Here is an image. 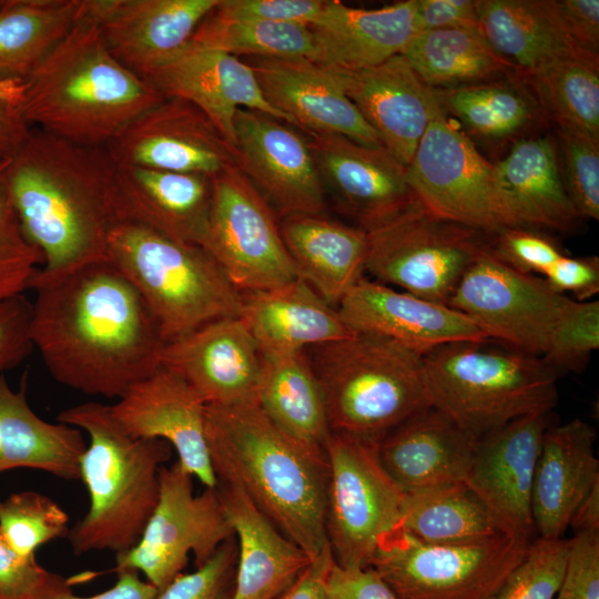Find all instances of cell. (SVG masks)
Here are the masks:
<instances>
[{"mask_svg": "<svg viewBox=\"0 0 599 599\" xmlns=\"http://www.w3.org/2000/svg\"><path fill=\"white\" fill-rule=\"evenodd\" d=\"M116 169L105 146L32 128L4 171L22 232L43 256L31 283L109 260V234L118 221Z\"/></svg>", "mask_w": 599, "mask_h": 599, "instance_id": "2", "label": "cell"}, {"mask_svg": "<svg viewBox=\"0 0 599 599\" xmlns=\"http://www.w3.org/2000/svg\"><path fill=\"white\" fill-rule=\"evenodd\" d=\"M476 440L429 406L388 432L377 451L384 469L406 494L465 484Z\"/></svg>", "mask_w": 599, "mask_h": 599, "instance_id": "28", "label": "cell"}, {"mask_svg": "<svg viewBox=\"0 0 599 599\" xmlns=\"http://www.w3.org/2000/svg\"><path fill=\"white\" fill-rule=\"evenodd\" d=\"M478 27L522 79L557 61L589 53L568 34L555 0H478Z\"/></svg>", "mask_w": 599, "mask_h": 599, "instance_id": "34", "label": "cell"}, {"mask_svg": "<svg viewBox=\"0 0 599 599\" xmlns=\"http://www.w3.org/2000/svg\"><path fill=\"white\" fill-rule=\"evenodd\" d=\"M367 233L365 271L375 281L448 305L491 236L445 219L419 201Z\"/></svg>", "mask_w": 599, "mask_h": 599, "instance_id": "9", "label": "cell"}, {"mask_svg": "<svg viewBox=\"0 0 599 599\" xmlns=\"http://www.w3.org/2000/svg\"><path fill=\"white\" fill-rule=\"evenodd\" d=\"M334 565L327 545L275 599H327V582Z\"/></svg>", "mask_w": 599, "mask_h": 599, "instance_id": "59", "label": "cell"}, {"mask_svg": "<svg viewBox=\"0 0 599 599\" xmlns=\"http://www.w3.org/2000/svg\"><path fill=\"white\" fill-rule=\"evenodd\" d=\"M237 546L235 536L191 573L173 579L156 599H230L235 582Z\"/></svg>", "mask_w": 599, "mask_h": 599, "instance_id": "49", "label": "cell"}, {"mask_svg": "<svg viewBox=\"0 0 599 599\" xmlns=\"http://www.w3.org/2000/svg\"><path fill=\"white\" fill-rule=\"evenodd\" d=\"M87 448L82 430L49 423L27 399V372L12 389L0 376V474L30 468L65 480L80 479V460Z\"/></svg>", "mask_w": 599, "mask_h": 599, "instance_id": "36", "label": "cell"}, {"mask_svg": "<svg viewBox=\"0 0 599 599\" xmlns=\"http://www.w3.org/2000/svg\"><path fill=\"white\" fill-rule=\"evenodd\" d=\"M108 258L135 286L164 343L240 315L242 293L199 245L120 220L109 234Z\"/></svg>", "mask_w": 599, "mask_h": 599, "instance_id": "8", "label": "cell"}, {"mask_svg": "<svg viewBox=\"0 0 599 599\" xmlns=\"http://www.w3.org/2000/svg\"><path fill=\"white\" fill-rule=\"evenodd\" d=\"M326 3L322 0H220L213 13L232 20L311 27L318 20Z\"/></svg>", "mask_w": 599, "mask_h": 599, "instance_id": "52", "label": "cell"}, {"mask_svg": "<svg viewBox=\"0 0 599 599\" xmlns=\"http://www.w3.org/2000/svg\"><path fill=\"white\" fill-rule=\"evenodd\" d=\"M159 592L153 585L141 580L136 571L125 570L118 572L112 588L91 597H79L69 586L34 599H156Z\"/></svg>", "mask_w": 599, "mask_h": 599, "instance_id": "60", "label": "cell"}, {"mask_svg": "<svg viewBox=\"0 0 599 599\" xmlns=\"http://www.w3.org/2000/svg\"><path fill=\"white\" fill-rule=\"evenodd\" d=\"M257 405L285 435L326 458L331 434L319 384L305 351L262 353Z\"/></svg>", "mask_w": 599, "mask_h": 599, "instance_id": "37", "label": "cell"}, {"mask_svg": "<svg viewBox=\"0 0 599 599\" xmlns=\"http://www.w3.org/2000/svg\"><path fill=\"white\" fill-rule=\"evenodd\" d=\"M406 167L415 196L437 215L489 236L505 229H520L495 165L446 119V113L429 123Z\"/></svg>", "mask_w": 599, "mask_h": 599, "instance_id": "12", "label": "cell"}, {"mask_svg": "<svg viewBox=\"0 0 599 599\" xmlns=\"http://www.w3.org/2000/svg\"><path fill=\"white\" fill-rule=\"evenodd\" d=\"M216 490L237 546L235 582L230 599H275L311 558L286 538L238 486L217 481Z\"/></svg>", "mask_w": 599, "mask_h": 599, "instance_id": "32", "label": "cell"}, {"mask_svg": "<svg viewBox=\"0 0 599 599\" xmlns=\"http://www.w3.org/2000/svg\"><path fill=\"white\" fill-rule=\"evenodd\" d=\"M596 439L595 427L580 418L545 432L531 495L537 537L564 538L576 509L599 483Z\"/></svg>", "mask_w": 599, "mask_h": 599, "instance_id": "27", "label": "cell"}, {"mask_svg": "<svg viewBox=\"0 0 599 599\" xmlns=\"http://www.w3.org/2000/svg\"><path fill=\"white\" fill-rule=\"evenodd\" d=\"M555 599H599V531L569 539V552Z\"/></svg>", "mask_w": 599, "mask_h": 599, "instance_id": "53", "label": "cell"}, {"mask_svg": "<svg viewBox=\"0 0 599 599\" xmlns=\"http://www.w3.org/2000/svg\"><path fill=\"white\" fill-rule=\"evenodd\" d=\"M71 586L69 579L50 572L34 558L16 554L0 534V593L9 599H34Z\"/></svg>", "mask_w": 599, "mask_h": 599, "instance_id": "50", "label": "cell"}, {"mask_svg": "<svg viewBox=\"0 0 599 599\" xmlns=\"http://www.w3.org/2000/svg\"><path fill=\"white\" fill-rule=\"evenodd\" d=\"M325 190L355 226L372 231L416 203L407 167L384 146L306 133Z\"/></svg>", "mask_w": 599, "mask_h": 599, "instance_id": "19", "label": "cell"}, {"mask_svg": "<svg viewBox=\"0 0 599 599\" xmlns=\"http://www.w3.org/2000/svg\"><path fill=\"white\" fill-rule=\"evenodd\" d=\"M550 420L551 413L532 414L477 438L465 479L500 531L527 542L536 538L532 485Z\"/></svg>", "mask_w": 599, "mask_h": 599, "instance_id": "17", "label": "cell"}, {"mask_svg": "<svg viewBox=\"0 0 599 599\" xmlns=\"http://www.w3.org/2000/svg\"><path fill=\"white\" fill-rule=\"evenodd\" d=\"M561 21L573 42L586 52H599V1L555 0Z\"/></svg>", "mask_w": 599, "mask_h": 599, "instance_id": "58", "label": "cell"}, {"mask_svg": "<svg viewBox=\"0 0 599 599\" xmlns=\"http://www.w3.org/2000/svg\"><path fill=\"white\" fill-rule=\"evenodd\" d=\"M566 166L567 192L581 219H599V141L558 128Z\"/></svg>", "mask_w": 599, "mask_h": 599, "instance_id": "48", "label": "cell"}, {"mask_svg": "<svg viewBox=\"0 0 599 599\" xmlns=\"http://www.w3.org/2000/svg\"><path fill=\"white\" fill-rule=\"evenodd\" d=\"M57 420L83 430L89 443L80 460V479L90 507L70 527L75 555L95 550L115 554L132 548L159 499V474L172 447L162 439L138 438L115 420L110 405L85 402L63 409Z\"/></svg>", "mask_w": 599, "mask_h": 599, "instance_id": "5", "label": "cell"}, {"mask_svg": "<svg viewBox=\"0 0 599 599\" xmlns=\"http://www.w3.org/2000/svg\"><path fill=\"white\" fill-rule=\"evenodd\" d=\"M32 302L24 294L0 301V376L32 352Z\"/></svg>", "mask_w": 599, "mask_h": 599, "instance_id": "54", "label": "cell"}, {"mask_svg": "<svg viewBox=\"0 0 599 599\" xmlns=\"http://www.w3.org/2000/svg\"><path fill=\"white\" fill-rule=\"evenodd\" d=\"M572 302L545 280L507 265L489 248L464 274L448 306L474 321L488 339L541 357Z\"/></svg>", "mask_w": 599, "mask_h": 599, "instance_id": "15", "label": "cell"}, {"mask_svg": "<svg viewBox=\"0 0 599 599\" xmlns=\"http://www.w3.org/2000/svg\"><path fill=\"white\" fill-rule=\"evenodd\" d=\"M399 525L416 539L436 545L476 544L504 535L465 484L406 493Z\"/></svg>", "mask_w": 599, "mask_h": 599, "instance_id": "40", "label": "cell"}, {"mask_svg": "<svg viewBox=\"0 0 599 599\" xmlns=\"http://www.w3.org/2000/svg\"><path fill=\"white\" fill-rule=\"evenodd\" d=\"M598 347L599 302L573 300L557 324L541 358L559 377L583 369Z\"/></svg>", "mask_w": 599, "mask_h": 599, "instance_id": "47", "label": "cell"}, {"mask_svg": "<svg viewBox=\"0 0 599 599\" xmlns=\"http://www.w3.org/2000/svg\"><path fill=\"white\" fill-rule=\"evenodd\" d=\"M163 99L110 53L82 0L74 27L24 80L19 109L33 129L78 144L106 146Z\"/></svg>", "mask_w": 599, "mask_h": 599, "instance_id": "4", "label": "cell"}, {"mask_svg": "<svg viewBox=\"0 0 599 599\" xmlns=\"http://www.w3.org/2000/svg\"><path fill=\"white\" fill-rule=\"evenodd\" d=\"M189 45L248 58L314 61L315 57V40L308 26L224 19L213 10L199 24Z\"/></svg>", "mask_w": 599, "mask_h": 599, "instance_id": "43", "label": "cell"}, {"mask_svg": "<svg viewBox=\"0 0 599 599\" xmlns=\"http://www.w3.org/2000/svg\"><path fill=\"white\" fill-rule=\"evenodd\" d=\"M31 130L19 105L0 99V163L14 156Z\"/></svg>", "mask_w": 599, "mask_h": 599, "instance_id": "61", "label": "cell"}, {"mask_svg": "<svg viewBox=\"0 0 599 599\" xmlns=\"http://www.w3.org/2000/svg\"><path fill=\"white\" fill-rule=\"evenodd\" d=\"M8 161L0 163V301L21 295L43 264L41 252L24 236L4 180Z\"/></svg>", "mask_w": 599, "mask_h": 599, "instance_id": "46", "label": "cell"}, {"mask_svg": "<svg viewBox=\"0 0 599 599\" xmlns=\"http://www.w3.org/2000/svg\"><path fill=\"white\" fill-rule=\"evenodd\" d=\"M280 229L298 277L337 307L363 277L367 233L323 214L286 215Z\"/></svg>", "mask_w": 599, "mask_h": 599, "instance_id": "33", "label": "cell"}, {"mask_svg": "<svg viewBox=\"0 0 599 599\" xmlns=\"http://www.w3.org/2000/svg\"><path fill=\"white\" fill-rule=\"evenodd\" d=\"M247 63L266 101L292 126L383 146L328 68L303 58H250Z\"/></svg>", "mask_w": 599, "mask_h": 599, "instance_id": "25", "label": "cell"}, {"mask_svg": "<svg viewBox=\"0 0 599 599\" xmlns=\"http://www.w3.org/2000/svg\"><path fill=\"white\" fill-rule=\"evenodd\" d=\"M440 93L446 113L451 112L473 134L485 139L519 135L545 115L532 90L518 74Z\"/></svg>", "mask_w": 599, "mask_h": 599, "instance_id": "41", "label": "cell"}, {"mask_svg": "<svg viewBox=\"0 0 599 599\" xmlns=\"http://www.w3.org/2000/svg\"><path fill=\"white\" fill-rule=\"evenodd\" d=\"M327 599H400L373 567L333 566L327 582Z\"/></svg>", "mask_w": 599, "mask_h": 599, "instance_id": "56", "label": "cell"}, {"mask_svg": "<svg viewBox=\"0 0 599 599\" xmlns=\"http://www.w3.org/2000/svg\"><path fill=\"white\" fill-rule=\"evenodd\" d=\"M544 276L555 292H570L577 302L590 301L599 292V260L597 256L570 257L564 254Z\"/></svg>", "mask_w": 599, "mask_h": 599, "instance_id": "55", "label": "cell"}, {"mask_svg": "<svg viewBox=\"0 0 599 599\" xmlns=\"http://www.w3.org/2000/svg\"><path fill=\"white\" fill-rule=\"evenodd\" d=\"M378 441L331 432L325 444V531L336 565L369 567L379 538L400 522L405 493L384 469Z\"/></svg>", "mask_w": 599, "mask_h": 599, "instance_id": "11", "label": "cell"}, {"mask_svg": "<svg viewBox=\"0 0 599 599\" xmlns=\"http://www.w3.org/2000/svg\"><path fill=\"white\" fill-rule=\"evenodd\" d=\"M118 165L214 176L236 164L234 148L195 105L164 98L106 146Z\"/></svg>", "mask_w": 599, "mask_h": 599, "instance_id": "18", "label": "cell"}, {"mask_svg": "<svg viewBox=\"0 0 599 599\" xmlns=\"http://www.w3.org/2000/svg\"><path fill=\"white\" fill-rule=\"evenodd\" d=\"M145 80L163 98L181 99L200 109L233 148L234 120L240 109L286 122L264 98L248 63L223 51L187 45Z\"/></svg>", "mask_w": 599, "mask_h": 599, "instance_id": "26", "label": "cell"}, {"mask_svg": "<svg viewBox=\"0 0 599 599\" xmlns=\"http://www.w3.org/2000/svg\"><path fill=\"white\" fill-rule=\"evenodd\" d=\"M31 341L51 376L74 390L120 398L160 368L158 323L110 261L35 281Z\"/></svg>", "mask_w": 599, "mask_h": 599, "instance_id": "1", "label": "cell"}, {"mask_svg": "<svg viewBox=\"0 0 599 599\" xmlns=\"http://www.w3.org/2000/svg\"><path fill=\"white\" fill-rule=\"evenodd\" d=\"M337 311L353 333L388 339L420 356L449 343L490 341L461 312L364 276Z\"/></svg>", "mask_w": 599, "mask_h": 599, "instance_id": "24", "label": "cell"}, {"mask_svg": "<svg viewBox=\"0 0 599 599\" xmlns=\"http://www.w3.org/2000/svg\"><path fill=\"white\" fill-rule=\"evenodd\" d=\"M489 343L455 342L423 355L430 405L475 438L551 413L559 399V377L541 357Z\"/></svg>", "mask_w": 599, "mask_h": 599, "instance_id": "6", "label": "cell"}, {"mask_svg": "<svg viewBox=\"0 0 599 599\" xmlns=\"http://www.w3.org/2000/svg\"><path fill=\"white\" fill-rule=\"evenodd\" d=\"M328 69L382 145L406 166L429 123L446 113L440 90L424 83L402 54L361 70Z\"/></svg>", "mask_w": 599, "mask_h": 599, "instance_id": "23", "label": "cell"}, {"mask_svg": "<svg viewBox=\"0 0 599 599\" xmlns=\"http://www.w3.org/2000/svg\"><path fill=\"white\" fill-rule=\"evenodd\" d=\"M193 478L177 460L161 467L156 506L139 541L115 554L116 572L140 571L161 591L182 573L190 552L201 567L234 536L216 488L195 495Z\"/></svg>", "mask_w": 599, "mask_h": 599, "instance_id": "14", "label": "cell"}, {"mask_svg": "<svg viewBox=\"0 0 599 599\" xmlns=\"http://www.w3.org/2000/svg\"><path fill=\"white\" fill-rule=\"evenodd\" d=\"M238 318L263 354L306 351L355 335L337 307L301 277L277 287L242 293Z\"/></svg>", "mask_w": 599, "mask_h": 599, "instance_id": "31", "label": "cell"}, {"mask_svg": "<svg viewBox=\"0 0 599 599\" xmlns=\"http://www.w3.org/2000/svg\"><path fill=\"white\" fill-rule=\"evenodd\" d=\"M69 530L68 514L43 494L26 490L0 500V534L23 558H34L39 547L68 537Z\"/></svg>", "mask_w": 599, "mask_h": 599, "instance_id": "44", "label": "cell"}, {"mask_svg": "<svg viewBox=\"0 0 599 599\" xmlns=\"http://www.w3.org/2000/svg\"><path fill=\"white\" fill-rule=\"evenodd\" d=\"M494 165L519 227L569 232L578 226L581 217L562 181L551 138L520 139Z\"/></svg>", "mask_w": 599, "mask_h": 599, "instance_id": "35", "label": "cell"}, {"mask_svg": "<svg viewBox=\"0 0 599 599\" xmlns=\"http://www.w3.org/2000/svg\"><path fill=\"white\" fill-rule=\"evenodd\" d=\"M201 247L241 293L277 287L298 277L275 210L237 164L212 176Z\"/></svg>", "mask_w": 599, "mask_h": 599, "instance_id": "13", "label": "cell"}, {"mask_svg": "<svg viewBox=\"0 0 599 599\" xmlns=\"http://www.w3.org/2000/svg\"><path fill=\"white\" fill-rule=\"evenodd\" d=\"M220 0H83L110 53L144 80L190 44Z\"/></svg>", "mask_w": 599, "mask_h": 599, "instance_id": "20", "label": "cell"}, {"mask_svg": "<svg viewBox=\"0 0 599 599\" xmlns=\"http://www.w3.org/2000/svg\"><path fill=\"white\" fill-rule=\"evenodd\" d=\"M331 432L378 441L430 405L423 356L388 339L355 334L305 351Z\"/></svg>", "mask_w": 599, "mask_h": 599, "instance_id": "7", "label": "cell"}, {"mask_svg": "<svg viewBox=\"0 0 599 599\" xmlns=\"http://www.w3.org/2000/svg\"><path fill=\"white\" fill-rule=\"evenodd\" d=\"M568 552L569 539L534 538L524 558L488 599H555Z\"/></svg>", "mask_w": 599, "mask_h": 599, "instance_id": "45", "label": "cell"}, {"mask_svg": "<svg viewBox=\"0 0 599 599\" xmlns=\"http://www.w3.org/2000/svg\"><path fill=\"white\" fill-rule=\"evenodd\" d=\"M206 404L179 375L160 367L110 405L115 420L138 438L162 439L205 488H216L206 439Z\"/></svg>", "mask_w": 599, "mask_h": 599, "instance_id": "22", "label": "cell"}, {"mask_svg": "<svg viewBox=\"0 0 599 599\" xmlns=\"http://www.w3.org/2000/svg\"><path fill=\"white\" fill-rule=\"evenodd\" d=\"M206 439L217 481L238 486L311 559L327 545L326 458L285 435L257 403L206 406Z\"/></svg>", "mask_w": 599, "mask_h": 599, "instance_id": "3", "label": "cell"}, {"mask_svg": "<svg viewBox=\"0 0 599 599\" xmlns=\"http://www.w3.org/2000/svg\"><path fill=\"white\" fill-rule=\"evenodd\" d=\"M262 353L238 317L210 322L166 342L160 367L183 378L213 406L257 403Z\"/></svg>", "mask_w": 599, "mask_h": 599, "instance_id": "21", "label": "cell"}, {"mask_svg": "<svg viewBox=\"0 0 599 599\" xmlns=\"http://www.w3.org/2000/svg\"><path fill=\"white\" fill-rule=\"evenodd\" d=\"M400 54L420 80L436 90L470 87L517 74L479 29L417 32Z\"/></svg>", "mask_w": 599, "mask_h": 599, "instance_id": "38", "label": "cell"}, {"mask_svg": "<svg viewBox=\"0 0 599 599\" xmlns=\"http://www.w3.org/2000/svg\"><path fill=\"white\" fill-rule=\"evenodd\" d=\"M24 92V81L0 79V99L20 105Z\"/></svg>", "mask_w": 599, "mask_h": 599, "instance_id": "63", "label": "cell"}, {"mask_svg": "<svg viewBox=\"0 0 599 599\" xmlns=\"http://www.w3.org/2000/svg\"><path fill=\"white\" fill-rule=\"evenodd\" d=\"M529 542L500 535L476 544H426L397 525L379 538L369 566L400 599H488Z\"/></svg>", "mask_w": 599, "mask_h": 599, "instance_id": "10", "label": "cell"}, {"mask_svg": "<svg viewBox=\"0 0 599 599\" xmlns=\"http://www.w3.org/2000/svg\"><path fill=\"white\" fill-rule=\"evenodd\" d=\"M236 164L281 217L323 214L326 193L307 136L265 113L240 109Z\"/></svg>", "mask_w": 599, "mask_h": 599, "instance_id": "16", "label": "cell"}, {"mask_svg": "<svg viewBox=\"0 0 599 599\" xmlns=\"http://www.w3.org/2000/svg\"><path fill=\"white\" fill-rule=\"evenodd\" d=\"M81 13L82 0L0 1V79L24 81Z\"/></svg>", "mask_w": 599, "mask_h": 599, "instance_id": "39", "label": "cell"}, {"mask_svg": "<svg viewBox=\"0 0 599 599\" xmlns=\"http://www.w3.org/2000/svg\"><path fill=\"white\" fill-rule=\"evenodd\" d=\"M490 252L519 272H537L542 275L564 255L548 237L529 229L500 231L491 236Z\"/></svg>", "mask_w": 599, "mask_h": 599, "instance_id": "51", "label": "cell"}, {"mask_svg": "<svg viewBox=\"0 0 599 599\" xmlns=\"http://www.w3.org/2000/svg\"><path fill=\"white\" fill-rule=\"evenodd\" d=\"M115 189L118 221H130L201 246L211 206L212 176L118 165Z\"/></svg>", "mask_w": 599, "mask_h": 599, "instance_id": "29", "label": "cell"}, {"mask_svg": "<svg viewBox=\"0 0 599 599\" xmlns=\"http://www.w3.org/2000/svg\"><path fill=\"white\" fill-rule=\"evenodd\" d=\"M0 599H9L0 593Z\"/></svg>", "mask_w": 599, "mask_h": 599, "instance_id": "64", "label": "cell"}, {"mask_svg": "<svg viewBox=\"0 0 599 599\" xmlns=\"http://www.w3.org/2000/svg\"><path fill=\"white\" fill-rule=\"evenodd\" d=\"M416 28L479 29L478 0H416Z\"/></svg>", "mask_w": 599, "mask_h": 599, "instance_id": "57", "label": "cell"}, {"mask_svg": "<svg viewBox=\"0 0 599 599\" xmlns=\"http://www.w3.org/2000/svg\"><path fill=\"white\" fill-rule=\"evenodd\" d=\"M309 28L315 40V62L338 70L366 69L400 54L417 33L416 0L379 9L327 1Z\"/></svg>", "mask_w": 599, "mask_h": 599, "instance_id": "30", "label": "cell"}, {"mask_svg": "<svg viewBox=\"0 0 599 599\" xmlns=\"http://www.w3.org/2000/svg\"><path fill=\"white\" fill-rule=\"evenodd\" d=\"M569 527L575 531H599V483L581 501L570 520Z\"/></svg>", "mask_w": 599, "mask_h": 599, "instance_id": "62", "label": "cell"}, {"mask_svg": "<svg viewBox=\"0 0 599 599\" xmlns=\"http://www.w3.org/2000/svg\"><path fill=\"white\" fill-rule=\"evenodd\" d=\"M545 115L599 141V59L583 53L557 61L528 79Z\"/></svg>", "mask_w": 599, "mask_h": 599, "instance_id": "42", "label": "cell"}]
</instances>
